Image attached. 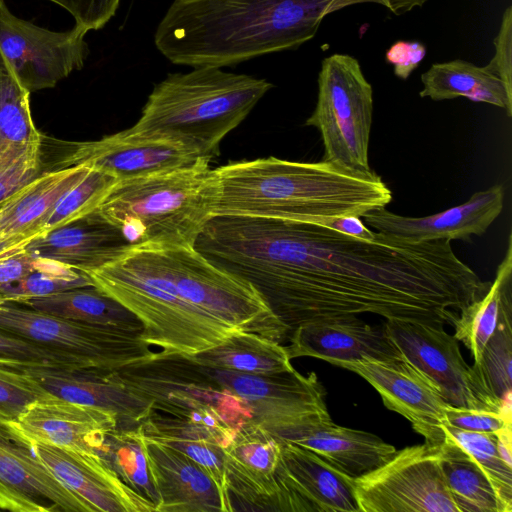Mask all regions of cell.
I'll list each match as a JSON object with an SVG mask.
<instances>
[{"label":"cell","mask_w":512,"mask_h":512,"mask_svg":"<svg viewBox=\"0 0 512 512\" xmlns=\"http://www.w3.org/2000/svg\"><path fill=\"white\" fill-rule=\"evenodd\" d=\"M445 438L459 445L481 467L498 498L512 511V467L501 458L495 433L462 430L442 425Z\"/></svg>","instance_id":"obj_36"},{"label":"cell","mask_w":512,"mask_h":512,"mask_svg":"<svg viewBox=\"0 0 512 512\" xmlns=\"http://www.w3.org/2000/svg\"><path fill=\"white\" fill-rule=\"evenodd\" d=\"M440 444L396 450L383 465L356 478L359 512H459L440 466Z\"/></svg>","instance_id":"obj_10"},{"label":"cell","mask_w":512,"mask_h":512,"mask_svg":"<svg viewBox=\"0 0 512 512\" xmlns=\"http://www.w3.org/2000/svg\"><path fill=\"white\" fill-rule=\"evenodd\" d=\"M29 97L0 53V164L42 154L43 136L35 127Z\"/></svg>","instance_id":"obj_29"},{"label":"cell","mask_w":512,"mask_h":512,"mask_svg":"<svg viewBox=\"0 0 512 512\" xmlns=\"http://www.w3.org/2000/svg\"><path fill=\"white\" fill-rule=\"evenodd\" d=\"M146 448L160 496L157 512H230L215 482L195 461L157 441L146 439Z\"/></svg>","instance_id":"obj_25"},{"label":"cell","mask_w":512,"mask_h":512,"mask_svg":"<svg viewBox=\"0 0 512 512\" xmlns=\"http://www.w3.org/2000/svg\"><path fill=\"white\" fill-rule=\"evenodd\" d=\"M0 366L15 369L84 368L58 351L2 329H0Z\"/></svg>","instance_id":"obj_40"},{"label":"cell","mask_w":512,"mask_h":512,"mask_svg":"<svg viewBox=\"0 0 512 512\" xmlns=\"http://www.w3.org/2000/svg\"><path fill=\"white\" fill-rule=\"evenodd\" d=\"M421 82L422 98L442 101L465 97L503 108L508 117L512 116V96L502 81L484 66L461 59L435 63L421 75Z\"/></svg>","instance_id":"obj_30"},{"label":"cell","mask_w":512,"mask_h":512,"mask_svg":"<svg viewBox=\"0 0 512 512\" xmlns=\"http://www.w3.org/2000/svg\"><path fill=\"white\" fill-rule=\"evenodd\" d=\"M34 452L92 512H156V506L126 485L96 452L31 442Z\"/></svg>","instance_id":"obj_18"},{"label":"cell","mask_w":512,"mask_h":512,"mask_svg":"<svg viewBox=\"0 0 512 512\" xmlns=\"http://www.w3.org/2000/svg\"><path fill=\"white\" fill-rule=\"evenodd\" d=\"M334 365L365 379L379 393L383 404L406 418L425 442L440 444L445 440L442 425L449 404L436 385L403 356L342 361Z\"/></svg>","instance_id":"obj_15"},{"label":"cell","mask_w":512,"mask_h":512,"mask_svg":"<svg viewBox=\"0 0 512 512\" xmlns=\"http://www.w3.org/2000/svg\"><path fill=\"white\" fill-rule=\"evenodd\" d=\"M59 143L61 152L53 170L86 165L118 181L189 166L208 158L182 145L132 136L125 130L95 141Z\"/></svg>","instance_id":"obj_16"},{"label":"cell","mask_w":512,"mask_h":512,"mask_svg":"<svg viewBox=\"0 0 512 512\" xmlns=\"http://www.w3.org/2000/svg\"><path fill=\"white\" fill-rule=\"evenodd\" d=\"M87 32L77 25L63 32L36 26L16 17L0 0V53L30 93L52 88L83 67Z\"/></svg>","instance_id":"obj_13"},{"label":"cell","mask_w":512,"mask_h":512,"mask_svg":"<svg viewBox=\"0 0 512 512\" xmlns=\"http://www.w3.org/2000/svg\"><path fill=\"white\" fill-rule=\"evenodd\" d=\"M440 466L459 512H508L481 467L447 438L440 444Z\"/></svg>","instance_id":"obj_34"},{"label":"cell","mask_w":512,"mask_h":512,"mask_svg":"<svg viewBox=\"0 0 512 512\" xmlns=\"http://www.w3.org/2000/svg\"><path fill=\"white\" fill-rule=\"evenodd\" d=\"M139 426L146 439L181 451L204 469L215 482L230 511H233L223 446L213 432L152 410Z\"/></svg>","instance_id":"obj_28"},{"label":"cell","mask_w":512,"mask_h":512,"mask_svg":"<svg viewBox=\"0 0 512 512\" xmlns=\"http://www.w3.org/2000/svg\"><path fill=\"white\" fill-rule=\"evenodd\" d=\"M210 158L151 175L119 181L96 211L130 245L194 246L214 215L218 195Z\"/></svg>","instance_id":"obj_6"},{"label":"cell","mask_w":512,"mask_h":512,"mask_svg":"<svg viewBox=\"0 0 512 512\" xmlns=\"http://www.w3.org/2000/svg\"><path fill=\"white\" fill-rule=\"evenodd\" d=\"M115 372L152 411L210 430L223 448L237 429L252 420L248 403L220 385L207 366L189 355L152 352Z\"/></svg>","instance_id":"obj_7"},{"label":"cell","mask_w":512,"mask_h":512,"mask_svg":"<svg viewBox=\"0 0 512 512\" xmlns=\"http://www.w3.org/2000/svg\"><path fill=\"white\" fill-rule=\"evenodd\" d=\"M512 363V304L507 305L500 316L497 328L487 342L478 364L473 369L488 389L502 399H511Z\"/></svg>","instance_id":"obj_38"},{"label":"cell","mask_w":512,"mask_h":512,"mask_svg":"<svg viewBox=\"0 0 512 512\" xmlns=\"http://www.w3.org/2000/svg\"><path fill=\"white\" fill-rule=\"evenodd\" d=\"M90 169L77 165L45 171L14 193L0 207V239L14 235L37 237L38 226Z\"/></svg>","instance_id":"obj_27"},{"label":"cell","mask_w":512,"mask_h":512,"mask_svg":"<svg viewBox=\"0 0 512 512\" xmlns=\"http://www.w3.org/2000/svg\"><path fill=\"white\" fill-rule=\"evenodd\" d=\"M122 232L96 210L32 239L25 249L82 272L101 268L130 247Z\"/></svg>","instance_id":"obj_24"},{"label":"cell","mask_w":512,"mask_h":512,"mask_svg":"<svg viewBox=\"0 0 512 512\" xmlns=\"http://www.w3.org/2000/svg\"><path fill=\"white\" fill-rule=\"evenodd\" d=\"M118 182L110 174L91 167L87 175L60 198L38 226V236L95 211Z\"/></svg>","instance_id":"obj_37"},{"label":"cell","mask_w":512,"mask_h":512,"mask_svg":"<svg viewBox=\"0 0 512 512\" xmlns=\"http://www.w3.org/2000/svg\"><path fill=\"white\" fill-rule=\"evenodd\" d=\"M225 389L246 401L252 421L278 438L333 423L326 391L314 372L259 375L208 367Z\"/></svg>","instance_id":"obj_11"},{"label":"cell","mask_w":512,"mask_h":512,"mask_svg":"<svg viewBox=\"0 0 512 512\" xmlns=\"http://www.w3.org/2000/svg\"><path fill=\"white\" fill-rule=\"evenodd\" d=\"M512 304V234L507 249L497 267L496 276L488 291L464 307L453 322L454 337L471 352L478 364L484 348L494 334L503 309Z\"/></svg>","instance_id":"obj_31"},{"label":"cell","mask_w":512,"mask_h":512,"mask_svg":"<svg viewBox=\"0 0 512 512\" xmlns=\"http://www.w3.org/2000/svg\"><path fill=\"white\" fill-rule=\"evenodd\" d=\"M93 286L90 277L75 268L41 257L36 270L24 279L0 289L6 301L46 297L69 289Z\"/></svg>","instance_id":"obj_39"},{"label":"cell","mask_w":512,"mask_h":512,"mask_svg":"<svg viewBox=\"0 0 512 512\" xmlns=\"http://www.w3.org/2000/svg\"><path fill=\"white\" fill-rule=\"evenodd\" d=\"M66 319L142 332L140 320L125 306L95 286L69 289L46 297L16 302Z\"/></svg>","instance_id":"obj_33"},{"label":"cell","mask_w":512,"mask_h":512,"mask_svg":"<svg viewBox=\"0 0 512 512\" xmlns=\"http://www.w3.org/2000/svg\"><path fill=\"white\" fill-rule=\"evenodd\" d=\"M189 356L207 367L251 374L273 375L294 370L285 346L248 332H234L218 345Z\"/></svg>","instance_id":"obj_32"},{"label":"cell","mask_w":512,"mask_h":512,"mask_svg":"<svg viewBox=\"0 0 512 512\" xmlns=\"http://www.w3.org/2000/svg\"><path fill=\"white\" fill-rule=\"evenodd\" d=\"M504 205V189L494 185L471 195L469 200L445 211L424 217H407L385 207L361 216L363 222L377 232L410 242L433 240L470 241L483 235L500 215Z\"/></svg>","instance_id":"obj_19"},{"label":"cell","mask_w":512,"mask_h":512,"mask_svg":"<svg viewBox=\"0 0 512 512\" xmlns=\"http://www.w3.org/2000/svg\"><path fill=\"white\" fill-rule=\"evenodd\" d=\"M84 273L140 320V339L162 351L193 355L239 332L188 300L175 244L132 245L113 262Z\"/></svg>","instance_id":"obj_4"},{"label":"cell","mask_w":512,"mask_h":512,"mask_svg":"<svg viewBox=\"0 0 512 512\" xmlns=\"http://www.w3.org/2000/svg\"><path fill=\"white\" fill-rule=\"evenodd\" d=\"M0 510L92 512L42 463L12 420L0 413Z\"/></svg>","instance_id":"obj_14"},{"label":"cell","mask_w":512,"mask_h":512,"mask_svg":"<svg viewBox=\"0 0 512 512\" xmlns=\"http://www.w3.org/2000/svg\"><path fill=\"white\" fill-rule=\"evenodd\" d=\"M48 393L22 370L0 366V413L15 420L33 401Z\"/></svg>","instance_id":"obj_41"},{"label":"cell","mask_w":512,"mask_h":512,"mask_svg":"<svg viewBox=\"0 0 512 512\" xmlns=\"http://www.w3.org/2000/svg\"><path fill=\"white\" fill-rule=\"evenodd\" d=\"M327 226L343 234L362 239H371L375 233L366 226L361 217L353 215L336 218Z\"/></svg>","instance_id":"obj_47"},{"label":"cell","mask_w":512,"mask_h":512,"mask_svg":"<svg viewBox=\"0 0 512 512\" xmlns=\"http://www.w3.org/2000/svg\"><path fill=\"white\" fill-rule=\"evenodd\" d=\"M387 336L401 355L421 370L453 407L510 414V402L494 395L464 360L458 340L443 326L386 320Z\"/></svg>","instance_id":"obj_12"},{"label":"cell","mask_w":512,"mask_h":512,"mask_svg":"<svg viewBox=\"0 0 512 512\" xmlns=\"http://www.w3.org/2000/svg\"><path fill=\"white\" fill-rule=\"evenodd\" d=\"M445 424L462 430L496 433L511 426V417L504 412L448 405L444 410Z\"/></svg>","instance_id":"obj_42"},{"label":"cell","mask_w":512,"mask_h":512,"mask_svg":"<svg viewBox=\"0 0 512 512\" xmlns=\"http://www.w3.org/2000/svg\"><path fill=\"white\" fill-rule=\"evenodd\" d=\"M12 424L30 443L97 453L108 432L117 427V416L48 393L30 403Z\"/></svg>","instance_id":"obj_21"},{"label":"cell","mask_w":512,"mask_h":512,"mask_svg":"<svg viewBox=\"0 0 512 512\" xmlns=\"http://www.w3.org/2000/svg\"><path fill=\"white\" fill-rule=\"evenodd\" d=\"M18 163V162H17ZM15 164V163H14ZM9 165H13V164H0V167L1 166H9Z\"/></svg>","instance_id":"obj_50"},{"label":"cell","mask_w":512,"mask_h":512,"mask_svg":"<svg viewBox=\"0 0 512 512\" xmlns=\"http://www.w3.org/2000/svg\"><path fill=\"white\" fill-rule=\"evenodd\" d=\"M289 336L285 349L290 359L309 356L334 365L402 356L383 325H369L357 316L300 325Z\"/></svg>","instance_id":"obj_23"},{"label":"cell","mask_w":512,"mask_h":512,"mask_svg":"<svg viewBox=\"0 0 512 512\" xmlns=\"http://www.w3.org/2000/svg\"><path fill=\"white\" fill-rule=\"evenodd\" d=\"M426 55V48L417 41H397L386 51V61L393 65L394 74L406 80Z\"/></svg>","instance_id":"obj_45"},{"label":"cell","mask_w":512,"mask_h":512,"mask_svg":"<svg viewBox=\"0 0 512 512\" xmlns=\"http://www.w3.org/2000/svg\"><path fill=\"white\" fill-rule=\"evenodd\" d=\"M366 3L398 15L407 0H174L154 43L173 64L233 66L296 49L314 38L328 14Z\"/></svg>","instance_id":"obj_2"},{"label":"cell","mask_w":512,"mask_h":512,"mask_svg":"<svg viewBox=\"0 0 512 512\" xmlns=\"http://www.w3.org/2000/svg\"><path fill=\"white\" fill-rule=\"evenodd\" d=\"M194 247L249 283L290 332L363 313L453 325L491 284L450 240L410 242L382 232L362 239L308 222L214 215Z\"/></svg>","instance_id":"obj_1"},{"label":"cell","mask_w":512,"mask_h":512,"mask_svg":"<svg viewBox=\"0 0 512 512\" xmlns=\"http://www.w3.org/2000/svg\"><path fill=\"white\" fill-rule=\"evenodd\" d=\"M119 478L157 508L160 496L152 476L146 439L138 425L116 427L108 432L97 451Z\"/></svg>","instance_id":"obj_35"},{"label":"cell","mask_w":512,"mask_h":512,"mask_svg":"<svg viewBox=\"0 0 512 512\" xmlns=\"http://www.w3.org/2000/svg\"><path fill=\"white\" fill-rule=\"evenodd\" d=\"M20 370L51 395L113 412L118 427L138 425L151 411L150 404L130 391L115 370L49 367Z\"/></svg>","instance_id":"obj_22"},{"label":"cell","mask_w":512,"mask_h":512,"mask_svg":"<svg viewBox=\"0 0 512 512\" xmlns=\"http://www.w3.org/2000/svg\"><path fill=\"white\" fill-rule=\"evenodd\" d=\"M495 54L484 67L497 76L512 96V7L503 13L498 34L494 38Z\"/></svg>","instance_id":"obj_44"},{"label":"cell","mask_w":512,"mask_h":512,"mask_svg":"<svg viewBox=\"0 0 512 512\" xmlns=\"http://www.w3.org/2000/svg\"><path fill=\"white\" fill-rule=\"evenodd\" d=\"M67 10L75 25L87 31L105 26L115 15L120 0H48Z\"/></svg>","instance_id":"obj_43"},{"label":"cell","mask_w":512,"mask_h":512,"mask_svg":"<svg viewBox=\"0 0 512 512\" xmlns=\"http://www.w3.org/2000/svg\"><path fill=\"white\" fill-rule=\"evenodd\" d=\"M31 240V238L22 235H14L11 237L1 238L0 258L25 248Z\"/></svg>","instance_id":"obj_48"},{"label":"cell","mask_w":512,"mask_h":512,"mask_svg":"<svg viewBox=\"0 0 512 512\" xmlns=\"http://www.w3.org/2000/svg\"><path fill=\"white\" fill-rule=\"evenodd\" d=\"M305 447L356 479L387 462L396 449L375 434L334 423L280 438Z\"/></svg>","instance_id":"obj_26"},{"label":"cell","mask_w":512,"mask_h":512,"mask_svg":"<svg viewBox=\"0 0 512 512\" xmlns=\"http://www.w3.org/2000/svg\"><path fill=\"white\" fill-rule=\"evenodd\" d=\"M215 172L218 195L214 215L327 226L339 217H361L392 200L391 190L373 170L359 172L322 160L259 158L231 162Z\"/></svg>","instance_id":"obj_3"},{"label":"cell","mask_w":512,"mask_h":512,"mask_svg":"<svg viewBox=\"0 0 512 512\" xmlns=\"http://www.w3.org/2000/svg\"><path fill=\"white\" fill-rule=\"evenodd\" d=\"M273 87L265 79L199 66L155 85L139 120L125 132L182 145L213 159L219 144Z\"/></svg>","instance_id":"obj_5"},{"label":"cell","mask_w":512,"mask_h":512,"mask_svg":"<svg viewBox=\"0 0 512 512\" xmlns=\"http://www.w3.org/2000/svg\"><path fill=\"white\" fill-rule=\"evenodd\" d=\"M0 329L58 351L84 368L117 370L153 352L140 333L62 318L1 295Z\"/></svg>","instance_id":"obj_9"},{"label":"cell","mask_w":512,"mask_h":512,"mask_svg":"<svg viewBox=\"0 0 512 512\" xmlns=\"http://www.w3.org/2000/svg\"><path fill=\"white\" fill-rule=\"evenodd\" d=\"M223 451L230 501L236 497L246 510L276 511L280 439L251 420Z\"/></svg>","instance_id":"obj_20"},{"label":"cell","mask_w":512,"mask_h":512,"mask_svg":"<svg viewBox=\"0 0 512 512\" xmlns=\"http://www.w3.org/2000/svg\"><path fill=\"white\" fill-rule=\"evenodd\" d=\"M41 257L25 248L0 258V289L12 285L37 269Z\"/></svg>","instance_id":"obj_46"},{"label":"cell","mask_w":512,"mask_h":512,"mask_svg":"<svg viewBox=\"0 0 512 512\" xmlns=\"http://www.w3.org/2000/svg\"><path fill=\"white\" fill-rule=\"evenodd\" d=\"M280 441L276 511L359 512L354 478L315 452L283 439Z\"/></svg>","instance_id":"obj_17"},{"label":"cell","mask_w":512,"mask_h":512,"mask_svg":"<svg viewBox=\"0 0 512 512\" xmlns=\"http://www.w3.org/2000/svg\"><path fill=\"white\" fill-rule=\"evenodd\" d=\"M497 437V448L501 458L507 465L512 467L511 457V426H508L495 433Z\"/></svg>","instance_id":"obj_49"},{"label":"cell","mask_w":512,"mask_h":512,"mask_svg":"<svg viewBox=\"0 0 512 512\" xmlns=\"http://www.w3.org/2000/svg\"><path fill=\"white\" fill-rule=\"evenodd\" d=\"M373 112L372 86L359 61L335 53L322 60L315 109L306 120L322 137V161L369 172L368 150Z\"/></svg>","instance_id":"obj_8"}]
</instances>
